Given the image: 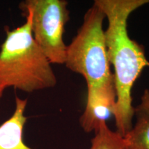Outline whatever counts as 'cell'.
Wrapping results in <instances>:
<instances>
[{
    "label": "cell",
    "instance_id": "cell-1",
    "mask_svg": "<svg viewBox=\"0 0 149 149\" xmlns=\"http://www.w3.org/2000/svg\"><path fill=\"white\" fill-rule=\"evenodd\" d=\"M149 0H95L108 21L104 31L110 64L114 68L117 101L114 115L117 133L124 137L133 127L134 107L131 91L134 84L149 61L144 48L128 35L129 16Z\"/></svg>",
    "mask_w": 149,
    "mask_h": 149
},
{
    "label": "cell",
    "instance_id": "cell-2",
    "mask_svg": "<svg viewBox=\"0 0 149 149\" xmlns=\"http://www.w3.org/2000/svg\"><path fill=\"white\" fill-rule=\"evenodd\" d=\"M14 29L5 28L0 48V87L26 93L55 87L57 77L51 64L33 39L31 20Z\"/></svg>",
    "mask_w": 149,
    "mask_h": 149
},
{
    "label": "cell",
    "instance_id": "cell-3",
    "mask_svg": "<svg viewBox=\"0 0 149 149\" xmlns=\"http://www.w3.org/2000/svg\"><path fill=\"white\" fill-rule=\"evenodd\" d=\"M105 18L103 10L94 3L86 12L77 35L67 46L64 64L70 70L83 76L88 90L115 81L103 29Z\"/></svg>",
    "mask_w": 149,
    "mask_h": 149
},
{
    "label": "cell",
    "instance_id": "cell-4",
    "mask_svg": "<svg viewBox=\"0 0 149 149\" xmlns=\"http://www.w3.org/2000/svg\"><path fill=\"white\" fill-rule=\"evenodd\" d=\"M65 0H25L19 4L24 16L31 20L33 39L51 64H64L67 46L65 26L70 11Z\"/></svg>",
    "mask_w": 149,
    "mask_h": 149
},
{
    "label": "cell",
    "instance_id": "cell-5",
    "mask_svg": "<svg viewBox=\"0 0 149 149\" xmlns=\"http://www.w3.org/2000/svg\"><path fill=\"white\" fill-rule=\"evenodd\" d=\"M117 94L115 81L102 86L88 89L86 105L79 123L86 133L97 131L106 124L116 109Z\"/></svg>",
    "mask_w": 149,
    "mask_h": 149
},
{
    "label": "cell",
    "instance_id": "cell-6",
    "mask_svg": "<svg viewBox=\"0 0 149 149\" xmlns=\"http://www.w3.org/2000/svg\"><path fill=\"white\" fill-rule=\"evenodd\" d=\"M27 99L15 97V107L12 115L0 125V149H33L25 144L24 129Z\"/></svg>",
    "mask_w": 149,
    "mask_h": 149
},
{
    "label": "cell",
    "instance_id": "cell-7",
    "mask_svg": "<svg viewBox=\"0 0 149 149\" xmlns=\"http://www.w3.org/2000/svg\"><path fill=\"white\" fill-rule=\"evenodd\" d=\"M135 125L124 137L126 149H149V90H144L141 102L134 108Z\"/></svg>",
    "mask_w": 149,
    "mask_h": 149
},
{
    "label": "cell",
    "instance_id": "cell-8",
    "mask_svg": "<svg viewBox=\"0 0 149 149\" xmlns=\"http://www.w3.org/2000/svg\"><path fill=\"white\" fill-rule=\"evenodd\" d=\"M90 149H126L124 137L102 124L91 139Z\"/></svg>",
    "mask_w": 149,
    "mask_h": 149
},
{
    "label": "cell",
    "instance_id": "cell-9",
    "mask_svg": "<svg viewBox=\"0 0 149 149\" xmlns=\"http://www.w3.org/2000/svg\"><path fill=\"white\" fill-rule=\"evenodd\" d=\"M5 91L4 88H1V87H0V98H1V97H2L3 93V91Z\"/></svg>",
    "mask_w": 149,
    "mask_h": 149
}]
</instances>
